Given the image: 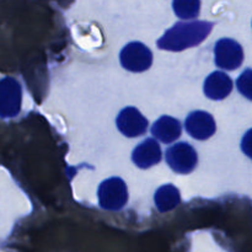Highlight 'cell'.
<instances>
[{"label":"cell","mask_w":252,"mask_h":252,"mask_svg":"<svg viewBox=\"0 0 252 252\" xmlns=\"http://www.w3.org/2000/svg\"><path fill=\"white\" fill-rule=\"evenodd\" d=\"M172 7L177 16L182 19H193L199 12L201 0H174Z\"/></svg>","instance_id":"cell-1"}]
</instances>
